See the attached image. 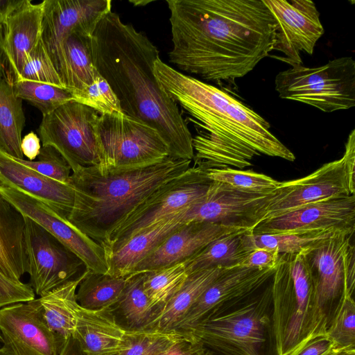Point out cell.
<instances>
[{"mask_svg":"<svg viewBox=\"0 0 355 355\" xmlns=\"http://www.w3.org/2000/svg\"><path fill=\"white\" fill-rule=\"evenodd\" d=\"M170 62L217 83H234L273 50L276 24L263 0H168Z\"/></svg>","mask_w":355,"mask_h":355,"instance_id":"obj_1","label":"cell"},{"mask_svg":"<svg viewBox=\"0 0 355 355\" xmlns=\"http://www.w3.org/2000/svg\"><path fill=\"white\" fill-rule=\"evenodd\" d=\"M92 62L128 116L156 130L171 157L192 160L193 137L178 104L154 72L159 51L132 24L112 11L98 23L92 37Z\"/></svg>","mask_w":355,"mask_h":355,"instance_id":"obj_2","label":"cell"},{"mask_svg":"<svg viewBox=\"0 0 355 355\" xmlns=\"http://www.w3.org/2000/svg\"><path fill=\"white\" fill-rule=\"evenodd\" d=\"M154 72L168 95L200 128L193 147L194 165L202 171L243 169L261 155L295 159L266 119L225 91L175 70L160 58Z\"/></svg>","mask_w":355,"mask_h":355,"instance_id":"obj_3","label":"cell"},{"mask_svg":"<svg viewBox=\"0 0 355 355\" xmlns=\"http://www.w3.org/2000/svg\"><path fill=\"white\" fill-rule=\"evenodd\" d=\"M191 160L166 157L142 168L100 173L96 166L80 167L69 186L74 200L68 221L103 246L118 224L144 198L191 166Z\"/></svg>","mask_w":355,"mask_h":355,"instance_id":"obj_4","label":"cell"},{"mask_svg":"<svg viewBox=\"0 0 355 355\" xmlns=\"http://www.w3.org/2000/svg\"><path fill=\"white\" fill-rule=\"evenodd\" d=\"M189 332L211 355H279L272 277L217 305Z\"/></svg>","mask_w":355,"mask_h":355,"instance_id":"obj_5","label":"cell"},{"mask_svg":"<svg viewBox=\"0 0 355 355\" xmlns=\"http://www.w3.org/2000/svg\"><path fill=\"white\" fill-rule=\"evenodd\" d=\"M273 325L279 355L322 334L315 282L303 253L280 254L272 276Z\"/></svg>","mask_w":355,"mask_h":355,"instance_id":"obj_6","label":"cell"},{"mask_svg":"<svg viewBox=\"0 0 355 355\" xmlns=\"http://www.w3.org/2000/svg\"><path fill=\"white\" fill-rule=\"evenodd\" d=\"M275 83L280 98L306 103L324 112L355 105V61L351 56L319 67H291L277 73Z\"/></svg>","mask_w":355,"mask_h":355,"instance_id":"obj_7","label":"cell"},{"mask_svg":"<svg viewBox=\"0 0 355 355\" xmlns=\"http://www.w3.org/2000/svg\"><path fill=\"white\" fill-rule=\"evenodd\" d=\"M100 173H114L155 165L168 155L157 131L125 113L100 114L96 128Z\"/></svg>","mask_w":355,"mask_h":355,"instance_id":"obj_8","label":"cell"},{"mask_svg":"<svg viewBox=\"0 0 355 355\" xmlns=\"http://www.w3.org/2000/svg\"><path fill=\"white\" fill-rule=\"evenodd\" d=\"M352 234L321 240L303 254L313 275L322 334L333 323L346 296L354 297L355 250Z\"/></svg>","mask_w":355,"mask_h":355,"instance_id":"obj_9","label":"cell"},{"mask_svg":"<svg viewBox=\"0 0 355 355\" xmlns=\"http://www.w3.org/2000/svg\"><path fill=\"white\" fill-rule=\"evenodd\" d=\"M211 182L204 171L193 165L158 187L113 230L102 246L105 255L132 236L201 200Z\"/></svg>","mask_w":355,"mask_h":355,"instance_id":"obj_10","label":"cell"},{"mask_svg":"<svg viewBox=\"0 0 355 355\" xmlns=\"http://www.w3.org/2000/svg\"><path fill=\"white\" fill-rule=\"evenodd\" d=\"M354 167L355 130L353 129L341 158L323 164L304 178L280 182L271 195L263 220L309 204L354 194Z\"/></svg>","mask_w":355,"mask_h":355,"instance_id":"obj_11","label":"cell"},{"mask_svg":"<svg viewBox=\"0 0 355 355\" xmlns=\"http://www.w3.org/2000/svg\"><path fill=\"white\" fill-rule=\"evenodd\" d=\"M100 114L74 101L42 116L37 132L42 146L55 148L67 160L71 171L98 166L101 153L97 137Z\"/></svg>","mask_w":355,"mask_h":355,"instance_id":"obj_12","label":"cell"},{"mask_svg":"<svg viewBox=\"0 0 355 355\" xmlns=\"http://www.w3.org/2000/svg\"><path fill=\"white\" fill-rule=\"evenodd\" d=\"M40 40L65 87L66 68L62 52L71 33L93 35L98 23L112 8L111 0H44ZM66 89V88H65Z\"/></svg>","mask_w":355,"mask_h":355,"instance_id":"obj_13","label":"cell"},{"mask_svg":"<svg viewBox=\"0 0 355 355\" xmlns=\"http://www.w3.org/2000/svg\"><path fill=\"white\" fill-rule=\"evenodd\" d=\"M25 224L28 273L35 294L44 296L85 272L83 262L56 238L27 217Z\"/></svg>","mask_w":355,"mask_h":355,"instance_id":"obj_14","label":"cell"},{"mask_svg":"<svg viewBox=\"0 0 355 355\" xmlns=\"http://www.w3.org/2000/svg\"><path fill=\"white\" fill-rule=\"evenodd\" d=\"M272 193L247 192L211 181L205 196L185 209L184 221L208 222L252 233L263 221Z\"/></svg>","mask_w":355,"mask_h":355,"instance_id":"obj_15","label":"cell"},{"mask_svg":"<svg viewBox=\"0 0 355 355\" xmlns=\"http://www.w3.org/2000/svg\"><path fill=\"white\" fill-rule=\"evenodd\" d=\"M355 230V195L306 205L259 223L254 234L334 235Z\"/></svg>","mask_w":355,"mask_h":355,"instance_id":"obj_16","label":"cell"},{"mask_svg":"<svg viewBox=\"0 0 355 355\" xmlns=\"http://www.w3.org/2000/svg\"><path fill=\"white\" fill-rule=\"evenodd\" d=\"M0 193L24 216L42 227L74 253L87 270L107 273L105 250L97 242L40 200L17 189L0 185Z\"/></svg>","mask_w":355,"mask_h":355,"instance_id":"obj_17","label":"cell"},{"mask_svg":"<svg viewBox=\"0 0 355 355\" xmlns=\"http://www.w3.org/2000/svg\"><path fill=\"white\" fill-rule=\"evenodd\" d=\"M275 24L273 50L282 52L279 58L291 67L302 64L300 53L312 55L324 30L320 13L311 0H263Z\"/></svg>","mask_w":355,"mask_h":355,"instance_id":"obj_18","label":"cell"},{"mask_svg":"<svg viewBox=\"0 0 355 355\" xmlns=\"http://www.w3.org/2000/svg\"><path fill=\"white\" fill-rule=\"evenodd\" d=\"M0 333L9 355H60L66 340L28 302L0 309Z\"/></svg>","mask_w":355,"mask_h":355,"instance_id":"obj_19","label":"cell"},{"mask_svg":"<svg viewBox=\"0 0 355 355\" xmlns=\"http://www.w3.org/2000/svg\"><path fill=\"white\" fill-rule=\"evenodd\" d=\"M44 1L24 0L0 23V77L10 85L18 80L30 53L40 40Z\"/></svg>","mask_w":355,"mask_h":355,"instance_id":"obj_20","label":"cell"},{"mask_svg":"<svg viewBox=\"0 0 355 355\" xmlns=\"http://www.w3.org/2000/svg\"><path fill=\"white\" fill-rule=\"evenodd\" d=\"M251 233L249 230L208 222L185 223L141 261L131 274L157 270L187 261L223 236Z\"/></svg>","mask_w":355,"mask_h":355,"instance_id":"obj_21","label":"cell"},{"mask_svg":"<svg viewBox=\"0 0 355 355\" xmlns=\"http://www.w3.org/2000/svg\"><path fill=\"white\" fill-rule=\"evenodd\" d=\"M275 269L242 266L226 268L197 299L174 329L190 331L217 305L268 282Z\"/></svg>","mask_w":355,"mask_h":355,"instance_id":"obj_22","label":"cell"},{"mask_svg":"<svg viewBox=\"0 0 355 355\" xmlns=\"http://www.w3.org/2000/svg\"><path fill=\"white\" fill-rule=\"evenodd\" d=\"M0 185L27 193L68 218L73 205V191L68 184L47 178L0 150Z\"/></svg>","mask_w":355,"mask_h":355,"instance_id":"obj_23","label":"cell"},{"mask_svg":"<svg viewBox=\"0 0 355 355\" xmlns=\"http://www.w3.org/2000/svg\"><path fill=\"white\" fill-rule=\"evenodd\" d=\"M127 333L112 308L89 310L80 306L72 336L86 355H118L128 348Z\"/></svg>","mask_w":355,"mask_h":355,"instance_id":"obj_24","label":"cell"},{"mask_svg":"<svg viewBox=\"0 0 355 355\" xmlns=\"http://www.w3.org/2000/svg\"><path fill=\"white\" fill-rule=\"evenodd\" d=\"M184 208L132 236L105 255L107 273L116 277L131 275L134 268L171 234L185 223Z\"/></svg>","mask_w":355,"mask_h":355,"instance_id":"obj_25","label":"cell"},{"mask_svg":"<svg viewBox=\"0 0 355 355\" xmlns=\"http://www.w3.org/2000/svg\"><path fill=\"white\" fill-rule=\"evenodd\" d=\"M28 268L25 217L0 193V272L21 281Z\"/></svg>","mask_w":355,"mask_h":355,"instance_id":"obj_26","label":"cell"},{"mask_svg":"<svg viewBox=\"0 0 355 355\" xmlns=\"http://www.w3.org/2000/svg\"><path fill=\"white\" fill-rule=\"evenodd\" d=\"M87 272L51 292L28 302L38 311L47 325L64 339L72 336L77 323L80 306L76 293Z\"/></svg>","mask_w":355,"mask_h":355,"instance_id":"obj_27","label":"cell"},{"mask_svg":"<svg viewBox=\"0 0 355 355\" xmlns=\"http://www.w3.org/2000/svg\"><path fill=\"white\" fill-rule=\"evenodd\" d=\"M226 268L212 267L188 275L181 288L164 306L150 330H174L197 299Z\"/></svg>","mask_w":355,"mask_h":355,"instance_id":"obj_28","label":"cell"},{"mask_svg":"<svg viewBox=\"0 0 355 355\" xmlns=\"http://www.w3.org/2000/svg\"><path fill=\"white\" fill-rule=\"evenodd\" d=\"M92 34L76 31L62 44L67 73L65 88L73 97L89 85L99 73L92 62Z\"/></svg>","mask_w":355,"mask_h":355,"instance_id":"obj_29","label":"cell"},{"mask_svg":"<svg viewBox=\"0 0 355 355\" xmlns=\"http://www.w3.org/2000/svg\"><path fill=\"white\" fill-rule=\"evenodd\" d=\"M144 272L128 275L117 302L112 307L122 316L128 330H150L159 313L144 291Z\"/></svg>","mask_w":355,"mask_h":355,"instance_id":"obj_30","label":"cell"},{"mask_svg":"<svg viewBox=\"0 0 355 355\" xmlns=\"http://www.w3.org/2000/svg\"><path fill=\"white\" fill-rule=\"evenodd\" d=\"M25 125L22 100L12 85L0 77V150L10 156L24 159L21 132Z\"/></svg>","mask_w":355,"mask_h":355,"instance_id":"obj_31","label":"cell"},{"mask_svg":"<svg viewBox=\"0 0 355 355\" xmlns=\"http://www.w3.org/2000/svg\"><path fill=\"white\" fill-rule=\"evenodd\" d=\"M128 276L116 277L87 270L76 293L78 304L86 309L112 308L118 301Z\"/></svg>","mask_w":355,"mask_h":355,"instance_id":"obj_32","label":"cell"},{"mask_svg":"<svg viewBox=\"0 0 355 355\" xmlns=\"http://www.w3.org/2000/svg\"><path fill=\"white\" fill-rule=\"evenodd\" d=\"M242 235H227L209 243L194 256L184 261L187 274L212 267L232 268L240 266L249 253L242 247Z\"/></svg>","mask_w":355,"mask_h":355,"instance_id":"obj_33","label":"cell"},{"mask_svg":"<svg viewBox=\"0 0 355 355\" xmlns=\"http://www.w3.org/2000/svg\"><path fill=\"white\" fill-rule=\"evenodd\" d=\"M144 272V291L159 313L181 288L188 276L184 261Z\"/></svg>","mask_w":355,"mask_h":355,"instance_id":"obj_34","label":"cell"},{"mask_svg":"<svg viewBox=\"0 0 355 355\" xmlns=\"http://www.w3.org/2000/svg\"><path fill=\"white\" fill-rule=\"evenodd\" d=\"M334 235L254 234L251 233L242 235L241 245L247 252L264 248L275 250L279 254H294L304 253L321 240Z\"/></svg>","mask_w":355,"mask_h":355,"instance_id":"obj_35","label":"cell"},{"mask_svg":"<svg viewBox=\"0 0 355 355\" xmlns=\"http://www.w3.org/2000/svg\"><path fill=\"white\" fill-rule=\"evenodd\" d=\"M16 96L37 108L42 116L48 115L63 104L73 101L72 94L65 88L31 80H19L13 85Z\"/></svg>","mask_w":355,"mask_h":355,"instance_id":"obj_36","label":"cell"},{"mask_svg":"<svg viewBox=\"0 0 355 355\" xmlns=\"http://www.w3.org/2000/svg\"><path fill=\"white\" fill-rule=\"evenodd\" d=\"M205 172L211 181L222 182L251 193H271L280 184L271 177L251 170L225 168L209 169Z\"/></svg>","mask_w":355,"mask_h":355,"instance_id":"obj_37","label":"cell"},{"mask_svg":"<svg viewBox=\"0 0 355 355\" xmlns=\"http://www.w3.org/2000/svg\"><path fill=\"white\" fill-rule=\"evenodd\" d=\"M185 334L184 331L128 330V348L118 355H156Z\"/></svg>","mask_w":355,"mask_h":355,"instance_id":"obj_38","label":"cell"},{"mask_svg":"<svg viewBox=\"0 0 355 355\" xmlns=\"http://www.w3.org/2000/svg\"><path fill=\"white\" fill-rule=\"evenodd\" d=\"M73 101L88 106L100 114H123L119 101L107 82L100 73Z\"/></svg>","mask_w":355,"mask_h":355,"instance_id":"obj_39","label":"cell"},{"mask_svg":"<svg viewBox=\"0 0 355 355\" xmlns=\"http://www.w3.org/2000/svg\"><path fill=\"white\" fill-rule=\"evenodd\" d=\"M19 80L40 82L65 88L40 40L26 61Z\"/></svg>","mask_w":355,"mask_h":355,"instance_id":"obj_40","label":"cell"},{"mask_svg":"<svg viewBox=\"0 0 355 355\" xmlns=\"http://www.w3.org/2000/svg\"><path fill=\"white\" fill-rule=\"evenodd\" d=\"M326 334L334 349H355V302L346 296L342 307Z\"/></svg>","mask_w":355,"mask_h":355,"instance_id":"obj_41","label":"cell"},{"mask_svg":"<svg viewBox=\"0 0 355 355\" xmlns=\"http://www.w3.org/2000/svg\"><path fill=\"white\" fill-rule=\"evenodd\" d=\"M37 158V161L15 159L47 178L69 185L71 168L67 160L55 148L51 146H42Z\"/></svg>","mask_w":355,"mask_h":355,"instance_id":"obj_42","label":"cell"},{"mask_svg":"<svg viewBox=\"0 0 355 355\" xmlns=\"http://www.w3.org/2000/svg\"><path fill=\"white\" fill-rule=\"evenodd\" d=\"M30 284L14 281L0 272V309L15 303L26 302L35 299Z\"/></svg>","mask_w":355,"mask_h":355,"instance_id":"obj_43","label":"cell"},{"mask_svg":"<svg viewBox=\"0 0 355 355\" xmlns=\"http://www.w3.org/2000/svg\"><path fill=\"white\" fill-rule=\"evenodd\" d=\"M204 345L189 331L164 351L156 355H209Z\"/></svg>","mask_w":355,"mask_h":355,"instance_id":"obj_44","label":"cell"},{"mask_svg":"<svg viewBox=\"0 0 355 355\" xmlns=\"http://www.w3.org/2000/svg\"><path fill=\"white\" fill-rule=\"evenodd\" d=\"M279 257L280 254L275 250L257 249L250 252L240 266L248 268H275Z\"/></svg>","mask_w":355,"mask_h":355,"instance_id":"obj_45","label":"cell"},{"mask_svg":"<svg viewBox=\"0 0 355 355\" xmlns=\"http://www.w3.org/2000/svg\"><path fill=\"white\" fill-rule=\"evenodd\" d=\"M332 348L334 345L325 334L305 340L288 355H322Z\"/></svg>","mask_w":355,"mask_h":355,"instance_id":"obj_46","label":"cell"},{"mask_svg":"<svg viewBox=\"0 0 355 355\" xmlns=\"http://www.w3.org/2000/svg\"><path fill=\"white\" fill-rule=\"evenodd\" d=\"M40 141V137L33 132H30L21 139L22 153L29 161H34L39 155L42 148Z\"/></svg>","mask_w":355,"mask_h":355,"instance_id":"obj_47","label":"cell"},{"mask_svg":"<svg viewBox=\"0 0 355 355\" xmlns=\"http://www.w3.org/2000/svg\"><path fill=\"white\" fill-rule=\"evenodd\" d=\"M24 0H0V23L6 20Z\"/></svg>","mask_w":355,"mask_h":355,"instance_id":"obj_48","label":"cell"},{"mask_svg":"<svg viewBox=\"0 0 355 355\" xmlns=\"http://www.w3.org/2000/svg\"><path fill=\"white\" fill-rule=\"evenodd\" d=\"M60 355H86L73 336L66 339Z\"/></svg>","mask_w":355,"mask_h":355,"instance_id":"obj_49","label":"cell"},{"mask_svg":"<svg viewBox=\"0 0 355 355\" xmlns=\"http://www.w3.org/2000/svg\"><path fill=\"white\" fill-rule=\"evenodd\" d=\"M322 355H355V349H341L332 348Z\"/></svg>","mask_w":355,"mask_h":355,"instance_id":"obj_50","label":"cell"},{"mask_svg":"<svg viewBox=\"0 0 355 355\" xmlns=\"http://www.w3.org/2000/svg\"><path fill=\"white\" fill-rule=\"evenodd\" d=\"M0 355H9L2 348L0 347Z\"/></svg>","mask_w":355,"mask_h":355,"instance_id":"obj_51","label":"cell"},{"mask_svg":"<svg viewBox=\"0 0 355 355\" xmlns=\"http://www.w3.org/2000/svg\"><path fill=\"white\" fill-rule=\"evenodd\" d=\"M3 338H2L1 334L0 333V343L3 344Z\"/></svg>","mask_w":355,"mask_h":355,"instance_id":"obj_52","label":"cell"},{"mask_svg":"<svg viewBox=\"0 0 355 355\" xmlns=\"http://www.w3.org/2000/svg\"><path fill=\"white\" fill-rule=\"evenodd\" d=\"M209 355H211V354H209Z\"/></svg>","mask_w":355,"mask_h":355,"instance_id":"obj_53","label":"cell"}]
</instances>
